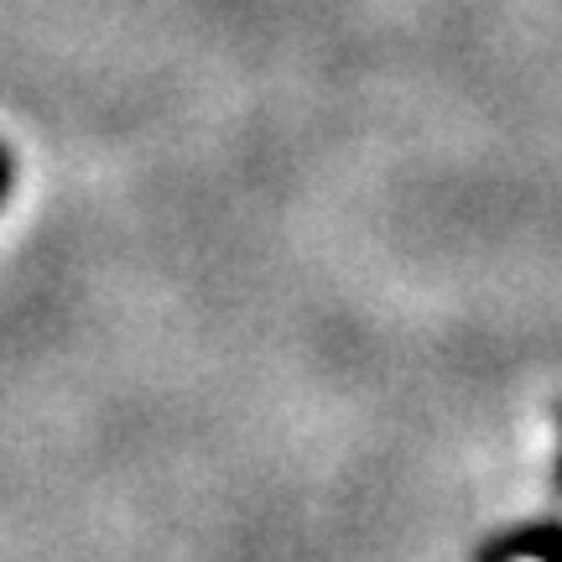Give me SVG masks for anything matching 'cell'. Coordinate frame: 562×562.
Masks as SVG:
<instances>
[{"label": "cell", "instance_id": "3957f363", "mask_svg": "<svg viewBox=\"0 0 562 562\" xmlns=\"http://www.w3.org/2000/svg\"><path fill=\"white\" fill-rule=\"evenodd\" d=\"M558 480H562V406H558Z\"/></svg>", "mask_w": 562, "mask_h": 562}, {"label": "cell", "instance_id": "6da1fadb", "mask_svg": "<svg viewBox=\"0 0 562 562\" xmlns=\"http://www.w3.org/2000/svg\"><path fill=\"white\" fill-rule=\"evenodd\" d=\"M484 562H562V521H526L505 531Z\"/></svg>", "mask_w": 562, "mask_h": 562}, {"label": "cell", "instance_id": "7a4b0ae2", "mask_svg": "<svg viewBox=\"0 0 562 562\" xmlns=\"http://www.w3.org/2000/svg\"><path fill=\"white\" fill-rule=\"evenodd\" d=\"M11 188H16V157L5 151V140H0V209L11 199Z\"/></svg>", "mask_w": 562, "mask_h": 562}]
</instances>
